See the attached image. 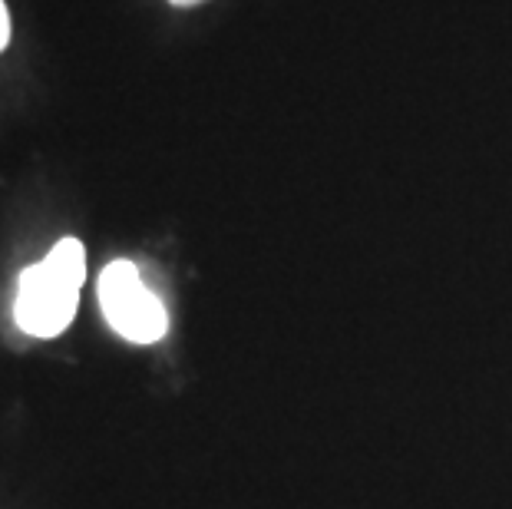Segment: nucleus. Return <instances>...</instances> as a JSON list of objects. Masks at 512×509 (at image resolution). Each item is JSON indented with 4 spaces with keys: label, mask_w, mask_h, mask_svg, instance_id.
<instances>
[{
    "label": "nucleus",
    "mask_w": 512,
    "mask_h": 509,
    "mask_svg": "<svg viewBox=\"0 0 512 509\" xmlns=\"http://www.w3.org/2000/svg\"><path fill=\"white\" fill-rule=\"evenodd\" d=\"M7 47H10V10L4 0H0V53Z\"/></svg>",
    "instance_id": "nucleus-3"
},
{
    "label": "nucleus",
    "mask_w": 512,
    "mask_h": 509,
    "mask_svg": "<svg viewBox=\"0 0 512 509\" xmlns=\"http://www.w3.org/2000/svg\"><path fill=\"white\" fill-rule=\"evenodd\" d=\"M169 4H176V7H195V4H202V0H169Z\"/></svg>",
    "instance_id": "nucleus-4"
},
{
    "label": "nucleus",
    "mask_w": 512,
    "mask_h": 509,
    "mask_svg": "<svg viewBox=\"0 0 512 509\" xmlns=\"http://www.w3.org/2000/svg\"><path fill=\"white\" fill-rule=\"evenodd\" d=\"M100 305L116 334L133 344H156L166 338L169 318L133 262H110L100 275Z\"/></svg>",
    "instance_id": "nucleus-2"
},
{
    "label": "nucleus",
    "mask_w": 512,
    "mask_h": 509,
    "mask_svg": "<svg viewBox=\"0 0 512 509\" xmlns=\"http://www.w3.org/2000/svg\"><path fill=\"white\" fill-rule=\"evenodd\" d=\"M86 281V248L76 238H60L47 258L24 268L17 285L14 318L30 338H57L70 328L80 288Z\"/></svg>",
    "instance_id": "nucleus-1"
}]
</instances>
